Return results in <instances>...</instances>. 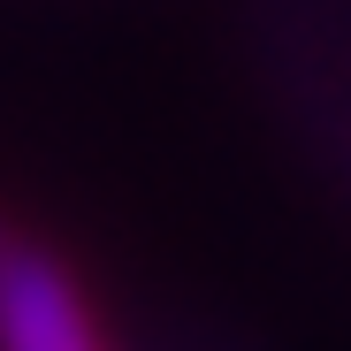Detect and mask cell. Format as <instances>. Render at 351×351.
Here are the masks:
<instances>
[{
	"label": "cell",
	"mask_w": 351,
	"mask_h": 351,
	"mask_svg": "<svg viewBox=\"0 0 351 351\" xmlns=\"http://www.w3.org/2000/svg\"><path fill=\"white\" fill-rule=\"evenodd\" d=\"M0 245H8V229H0Z\"/></svg>",
	"instance_id": "7a4b0ae2"
},
{
	"label": "cell",
	"mask_w": 351,
	"mask_h": 351,
	"mask_svg": "<svg viewBox=\"0 0 351 351\" xmlns=\"http://www.w3.org/2000/svg\"><path fill=\"white\" fill-rule=\"evenodd\" d=\"M0 351H107L84 282L46 245H0Z\"/></svg>",
	"instance_id": "6da1fadb"
}]
</instances>
